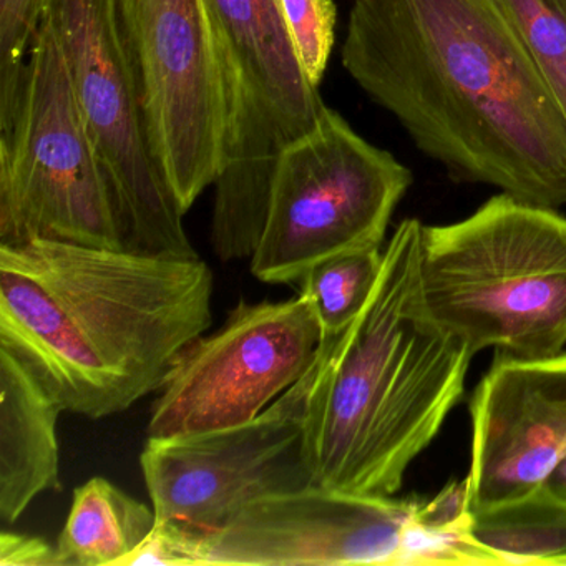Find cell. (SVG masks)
<instances>
[{"instance_id": "obj_4", "label": "cell", "mask_w": 566, "mask_h": 566, "mask_svg": "<svg viewBox=\"0 0 566 566\" xmlns=\"http://www.w3.org/2000/svg\"><path fill=\"white\" fill-rule=\"evenodd\" d=\"M420 283L433 319L475 356L566 347V217L506 193L470 217L423 224Z\"/></svg>"}, {"instance_id": "obj_5", "label": "cell", "mask_w": 566, "mask_h": 566, "mask_svg": "<svg viewBox=\"0 0 566 566\" xmlns=\"http://www.w3.org/2000/svg\"><path fill=\"white\" fill-rule=\"evenodd\" d=\"M124 250L120 218L51 28L41 21L0 120V244Z\"/></svg>"}, {"instance_id": "obj_13", "label": "cell", "mask_w": 566, "mask_h": 566, "mask_svg": "<svg viewBox=\"0 0 566 566\" xmlns=\"http://www.w3.org/2000/svg\"><path fill=\"white\" fill-rule=\"evenodd\" d=\"M470 512L522 499L566 455V349L555 356L500 354L472 402Z\"/></svg>"}, {"instance_id": "obj_18", "label": "cell", "mask_w": 566, "mask_h": 566, "mask_svg": "<svg viewBox=\"0 0 566 566\" xmlns=\"http://www.w3.org/2000/svg\"><path fill=\"white\" fill-rule=\"evenodd\" d=\"M566 118V0H496Z\"/></svg>"}, {"instance_id": "obj_2", "label": "cell", "mask_w": 566, "mask_h": 566, "mask_svg": "<svg viewBox=\"0 0 566 566\" xmlns=\"http://www.w3.org/2000/svg\"><path fill=\"white\" fill-rule=\"evenodd\" d=\"M213 273L200 258L64 241L0 244V347L64 412L102 419L158 392L211 326Z\"/></svg>"}, {"instance_id": "obj_17", "label": "cell", "mask_w": 566, "mask_h": 566, "mask_svg": "<svg viewBox=\"0 0 566 566\" xmlns=\"http://www.w3.org/2000/svg\"><path fill=\"white\" fill-rule=\"evenodd\" d=\"M384 250L354 251L307 271L300 293L313 304L324 337L343 333L366 306L382 270Z\"/></svg>"}, {"instance_id": "obj_21", "label": "cell", "mask_w": 566, "mask_h": 566, "mask_svg": "<svg viewBox=\"0 0 566 566\" xmlns=\"http://www.w3.org/2000/svg\"><path fill=\"white\" fill-rule=\"evenodd\" d=\"M207 565L203 532L178 522H157L120 566Z\"/></svg>"}, {"instance_id": "obj_3", "label": "cell", "mask_w": 566, "mask_h": 566, "mask_svg": "<svg viewBox=\"0 0 566 566\" xmlns=\"http://www.w3.org/2000/svg\"><path fill=\"white\" fill-rule=\"evenodd\" d=\"M422 233L400 221L366 306L321 344L303 426L311 485L396 495L462 399L473 354L423 300Z\"/></svg>"}, {"instance_id": "obj_6", "label": "cell", "mask_w": 566, "mask_h": 566, "mask_svg": "<svg viewBox=\"0 0 566 566\" xmlns=\"http://www.w3.org/2000/svg\"><path fill=\"white\" fill-rule=\"evenodd\" d=\"M410 185L409 168L326 107L314 130L281 154L251 273L300 284L323 261L382 247Z\"/></svg>"}, {"instance_id": "obj_10", "label": "cell", "mask_w": 566, "mask_h": 566, "mask_svg": "<svg viewBox=\"0 0 566 566\" xmlns=\"http://www.w3.org/2000/svg\"><path fill=\"white\" fill-rule=\"evenodd\" d=\"M155 157L185 214L228 144L227 72L208 0H115Z\"/></svg>"}, {"instance_id": "obj_1", "label": "cell", "mask_w": 566, "mask_h": 566, "mask_svg": "<svg viewBox=\"0 0 566 566\" xmlns=\"http://www.w3.org/2000/svg\"><path fill=\"white\" fill-rule=\"evenodd\" d=\"M340 61L457 181L566 205V118L496 0H354Z\"/></svg>"}, {"instance_id": "obj_14", "label": "cell", "mask_w": 566, "mask_h": 566, "mask_svg": "<svg viewBox=\"0 0 566 566\" xmlns=\"http://www.w3.org/2000/svg\"><path fill=\"white\" fill-rule=\"evenodd\" d=\"M61 403L11 350L0 347V518L18 522L35 496L61 490Z\"/></svg>"}, {"instance_id": "obj_12", "label": "cell", "mask_w": 566, "mask_h": 566, "mask_svg": "<svg viewBox=\"0 0 566 566\" xmlns=\"http://www.w3.org/2000/svg\"><path fill=\"white\" fill-rule=\"evenodd\" d=\"M313 373L314 364L250 422L195 436L148 437L140 467L157 522L214 532L256 500L311 485L303 426Z\"/></svg>"}, {"instance_id": "obj_8", "label": "cell", "mask_w": 566, "mask_h": 566, "mask_svg": "<svg viewBox=\"0 0 566 566\" xmlns=\"http://www.w3.org/2000/svg\"><path fill=\"white\" fill-rule=\"evenodd\" d=\"M208 8L230 104L213 223L231 237H256L281 154L314 130L327 105L301 65L277 0H208Z\"/></svg>"}, {"instance_id": "obj_23", "label": "cell", "mask_w": 566, "mask_h": 566, "mask_svg": "<svg viewBox=\"0 0 566 566\" xmlns=\"http://www.w3.org/2000/svg\"><path fill=\"white\" fill-rule=\"evenodd\" d=\"M543 485H545L549 492L558 495L559 499L566 500V455L553 467L552 472L546 476Z\"/></svg>"}, {"instance_id": "obj_7", "label": "cell", "mask_w": 566, "mask_h": 566, "mask_svg": "<svg viewBox=\"0 0 566 566\" xmlns=\"http://www.w3.org/2000/svg\"><path fill=\"white\" fill-rule=\"evenodd\" d=\"M120 218L124 250L200 258L155 157L115 0H42Z\"/></svg>"}, {"instance_id": "obj_16", "label": "cell", "mask_w": 566, "mask_h": 566, "mask_svg": "<svg viewBox=\"0 0 566 566\" xmlns=\"http://www.w3.org/2000/svg\"><path fill=\"white\" fill-rule=\"evenodd\" d=\"M469 535L495 565H566V500L545 485L470 512Z\"/></svg>"}, {"instance_id": "obj_22", "label": "cell", "mask_w": 566, "mask_h": 566, "mask_svg": "<svg viewBox=\"0 0 566 566\" xmlns=\"http://www.w3.org/2000/svg\"><path fill=\"white\" fill-rule=\"evenodd\" d=\"M0 566H61L55 546L39 536L4 532L0 535Z\"/></svg>"}, {"instance_id": "obj_19", "label": "cell", "mask_w": 566, "mask_h": 566, "mask_svg": "<svg viewBox=\"0 0 566 566\" xmlns=\"http://www.w3.org/2000/svg\"><path fill=\"white\" fill-rule=\"evenodd\" d=\"M277 4L307 78L319 87L336 44V4L333 0H277Z\"/></svg>"}, {"instance_id": "obj_11", "label": "cell", "mask_w": 566, "mask_h": 566, "mask_svg": "<svg viewBox=\"0 0 566 566\" xmlns=\"http://www.w3.org/2000/svg\"><path fill=\"white\" fill-rule=\"evenodd\" d=\"M324 336L306 294L241 301L227 323L188 344L151 406L148 437H180L250 422L300 382Z\"/></svg>"}, {"instance_id": "obj_20", "label": "cell", "mask_w": 566, "mask_h": 566, "mask_svg": "<svg viewBox=\"0 0 566 566\" xmlns=\"http://www.w3.org/2000/svg\"><path fill=\"white\" fill-rule=\"evenodd\" d=\"M41 18L42 0H0V120L14 107Z\"/></svg>"}, {"instance_id": "obj_9", "label": "cell", "mask_w": 566, "mask_h": 566, "mask_svg": "<svg viewBox=\"0 0 566 566\" xmlns=\"http://www.w3.org/2000/svg\"><path fill=\"white\" fill-rule=\"evenodd\" d=\"M203 545L207 565H489L469 535L427 525L422 500L317 485L250 503Z\"/></svg>"}, {"instance_id": "obj_15", "label": "cell", "mask_w": 566, "mask_h": 566, "mask_svg": "<svg viewBox=\"0 0 566 566\" xmlns=\"http://www.w3.org/2000/svg\"><path fill=\"white\" fill-rule=\"evenodd\" d=\"M157 525L147 506L107 479L77 486L71 513L57 538L61 566H120Z\"/></svg>"}]
</instances>
